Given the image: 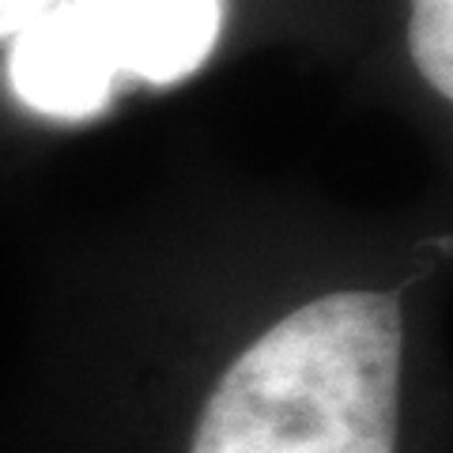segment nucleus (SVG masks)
Returning <instances> with one entry per match:
<instances>
[{
	"instance_id": "f257e3e1",
	"label": "nucleus",
	"mask_w": 453,
	"mask_h": 453,
	"mask_svg": "<svg viewBox=\"0 0 453 453\" xmlns=\"http://www.w3.org/2000/svg\"><path fill=\"white\" fill-rule=\"evenodd\" d=\"M401 356L389 295L306 303L219 378L189 453H393Z\"/></svg>"
},
{
	"instance_id": "f03ea898",
	"label": "nucleus",
	"mask_w": 453,
	"mask_h": 453,
	"mask_svg": "<svg viewBox=\"0 0 453 453\" xmlns=\"http://www.w3.org/2000/svg\"><path fill=\"white\" fill-rule=\"evenodd\" d=\"M118 68L83 0H61L16 35L8 80L23 106L57 121H88L110 103Z\"/></svg>"
},
{
	"instance_id": "7ed1b4c3",
	"label": "nucleus",
	"mask_w": 453,
	"mask_h": 453,
	"mask_svg": "<svg viewBox=\"0 0 453 453\" xmlns=\"http://www.w3.org/2000/svg\"><path fill=\"white\" fill-rule=\"evenodd\" d=\"M118 73L178 83L196 73L223 31V0H83Z\"/></svg>"
},
{
	"instance_id": "20e7f679",
	"label": "nucleus",
	"mask_w": 453,
	"mask_h": 453,
	"mask_svg": "<svg viewBox=\"0 0 453 453\" xmlns=\"http://www.w3.org/2000/svg\"><path fill=\"white\" fill-rule=\"evenodd\" d=\"M412 57L431 88L453 95V0H412Z\"/></svg>"
},
{
	"instance_id": "39448f33",
	"label": "nucleus",
	"mask_w": 453,
	"mask_h": 453,
	"mask_svg": "<svg viewBox=\"0 0 453 453\" xmlns=\"http://www.w3.org/2000/svg\"><path fill=\"white\" fill-rule=\"evenodd\" d=\"M57 0H0V38H16L35 19H42Z\"/></svg>"
}]
</instances>
